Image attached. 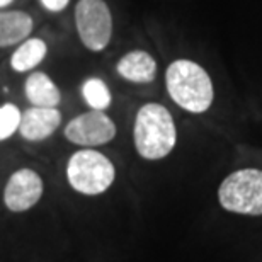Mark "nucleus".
<instances>
[{"instance_id":"nucleus-13","label":"nucleus","mask_w":262,"mask_h":262,"mask_svg":"<svg viewBox=\"0 0 262 262\" xmlns=\"http://www.w3.org/2000/svg\"><path fill=\"white\" fill-rule=\"evenodd\" d=\"M82 96L94 111H104L111 106V91L101 78H87L82 85Z\"/></svg>"},{"instance_id":"nucleus-5","label":"nucleus","mask_w":262,"mask_h":262,"mask_svg":"<svg viewBox=\"0 0 262 262\" xmlns=\"http://www.w3.org/2000/svg\"><path fill=\"white\" fill-rule=\"evenodd\" d=\"M75 26L78 38L87 50L102 51L113 36V15L106 0H78Z\"/></svg>"},{"instance_id":"nucleus-14","label":"nucleus","mask_w":262,"mask_h":262,"mask_svg":"<svg viewBox=\"0 0 262 262\" xmlns=\"http://www.w3.org/2000/svg\"><path fill=\"white\" fill-rule=\"evenodd\" d=\"M20 113L15 104H4L0 106V141L10 138L19 129Z\"/></svg>"},{"instance_id":"nucleus-2","label":"nucleus","mask_w":262,"mask_h":262,"mask_svg":"<svg viewBox=\"0 0 262 262\" xmlns=\"http://www.w3.org/2000/svg\"><path fill=\"white\" fill-rule=\"evenodd\" d=\"M136 151L146 160H160L174 150L177 129L169 109L150 102L138 109L133 126Z\"/></svg>"},{"instance_id":"nucleus-11","label":"nucleus","mask_w":262,"mask_h":262,"mask_svg":"<svg viewBox=\"0 0 262 262\" xmlns=\"http://www.w3.org/2000/svg\"><path fill=\"white\" fill-rule=\"evenodd\" d=\"M24 92L28 101L36 107H56L61 101L58 87L45 72L31 73L26 80Z\"/></svg>"},{"instance_id":"nucleus-12","label":"nucleus","mask_w":262,"mask_h":262,"mask_svg":"<svg viewBox=\"0 0 262 262\" xmlns=\"http://www.w3.org/2000/svg\"><path fill=\"white\" fill-rule=\"evenodd\" d=\"M46 53H48V46L43 39L28 38L14 51L12 58H10V67L19 73L29 72L46 58Z\"/></svg>"},{"instance_id":"nucleus-16","label":"nucleus","mask_w":262,"mask_h":262,"mask_svg":"<svg viewBox=\"0 0 262 262\" xmlns=\"http://www.w3.org/2000/svg\"><path fill=\"white\" fill-rule=\"evenodd\" d=\"M12 2H14V0H0V9L7 7V5H10Z\"/></svg>"},{"instance_id":"nucleus-1","label":"nucleus","mask_w":262,"mask_h":262,"mask_svg":"<svg viewBox=\"0 0 262 262\" xmlns=\"http://www.w3.org/2000/svg\"><path fill=\"white\" fill-rule=\"evenodd\" d=\"M165 85L170 99L184 111L201 114L214 99L213 82L201 65L191 60L172 61L165 72Z\"/></svg>"},{"instance_id":"nucleus-4","label":"nucleus","mask_w":262,"mask_h":262,"mask_svg":"<svg viewBox=\"0 0 262 262\" xmlns=\"http://www.w3.org/2000/svg\"><path fill=\"white\" fill-rule=\"evenodd\" d=\"M218 201L230 213L262 216V170L240 169L230 174L220 186Z\"/></svg>"},{"instance_id":"nucleus-6","label":"nucleus","mask_w":262,"mask_h":262,"mask_svg":"<svg viewBox=\"0 0 262 262\" xmlns=\"http://www.w3.org/2000/svg\"><path fill=\"white\" fill-rule=\"evenodd\" d=\"M65 138L80 146H101L116 136V124L104 111H89L73 118L65 126Z\"/></svg>"},{"instance_id":"nucleus-7","label":"nucleus","mask_w":262,"mask_h":262,"mask_svg":"<svg viewBox=\"0 0 262 262\" xmlns=\"http://www.w3.org/2000/svg\"><path fill=\"white\" fill-rule=\"evenodd\" d=\"M43 196V179L33 169H19L9 177L4 203L14 213L28 211Z\"/></svg>"},{"instance_id":"nucleus-3","label":"nucleus","mask_w":262,"mask_h":262,"mask_svg":"<svg viewBox=\"0 0 262 262\" xmlns=\"http://www.w3.org/2000/svg\"><path fill=\"white\" fill-rule=\"evenodd\" d=\"M116 169L106 155L97 150H78L67 164V179L80 194L97 196L113 186Z\"/></svg>"},{"instance_id":"nucleus-9","label":"nucleus","mask_w":262,"mask_h":262,"mask_svg":"<svg viewBox=\"0 0 262 262\" xmlns=\"http://www.w3.org/2000/svg\"><path fill=\"white\" fill-rule=\"evenodd\" d=\"M118 73L124 80L133 83H150L155 80L157 75V61L154 56L146 51L135 50L129 51L118 61Z\"/></svg>"},{"instance_id":"nucleus-10","label":"nucleus","mask_w":262,"mask_h":262,"mask_svg":"<svg viewBox=\"0 0 262 262\" xmlns=\"http://www.w3.org/2000/svg\"><path fill=\"white\" fill-rule=\"evenodd\" d=\"M33 31V19L23 10H0V48L23 43Z\"/></svg>"},{"instance_id":"nucleus-8","label":"nucleus","mask_w":262,"mask_h":262,"mask_svg":"<svg viewBox=\"0 0 262 262\" xmlns=\"http://www.w3.org/2000/svg\"><path fill=\"white\" fill-rule=\"evenodd\" d=\"M61 124V113L56 107H29L20 114L19 133L28 141H43Z\"/></svg>"},{"instance_id":"nucleus-15","label":"nucleus","mask_w":262,"mask_h":262,"mask_svg":"<svg viewBox=\"0 0 262 262\" xmlns=\"http://www.w3.org/2000/svg\"><path fill=\"white\" fill-rule=\"evenodd\" d=\"M70 0H41V4H43V7L46 10H50V12H61Z\"/></svg>"}]
</instances>
